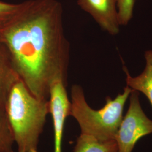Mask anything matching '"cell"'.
<instances>
[{
    "mask_svg": "<svg viewBox=\"0 0 152 152\" xmlns=\"http://www.w3.org/2000/svg\"><path fill=\"white\" fill-rule=\"evenodd\" d=\"M132 90L126 86L124 92L113 99L107 97L103 107L95 110L87 103L81 86L73 85L71 88V116L78 122L81 134L102 141L115 140L124 117V106Z\"/></svg>",
    "mask_w": 152,
    "mask_h": 152,
    "instance_id": "3957f363",
    "label": "cell"
},
{
    "mask_svg": "<svg viewBox=\"0 0 152 152\" xmlns=\"http://www.w3.org/2000/svg\"><path fill=\"white\" fill-rule=\"evenodd\" d=\"M63 13L57 0H27L0 28V40L20 79L39 99L49 98L55 80H66L70 45L64 31Z\"/></svg>",
    "mask_w": 152,
    "mask_h": 152,
    "instance_id": "6da1fadb",
    "label": "cell"
},
{
    "mask_svg": "<svg viewBox=\"0 0 152 152\" xmlns=\"http://www.w3.org/2000/svg\"><path fill=\"white\" fill-rule=\"evenodd\" d=\"M23 2L10 4L0 1V28L4 27L20 10Z\"/></svg>",
    "mask_w": 152,
    "mask_h": 152,
    "instance_id": "8fae6325",
    "label": "cell"
},
{
    "mask_svg": "<svg viewBox=\"0 0 152 152\" xmlns=\"http://www.w3.org/2000/svg\"><path fill=\"white\" fill-rule=\"evenodd\" d=\"M12 134L5 113L0 112V152H15Z\"/></svg>",
    "mask_w": 152,
    "mask_h": 152,
    "instance_id": "30bf717a",
    "label": "cell"
},
{
    "mask_svg": "<svg viewBox=\"0 0 152 152\" xmlns=\"http://www.w3.org/2000/svg\"><path fill=\"white\" fill-rule=\"evenodd\" d=\"M145 58L146 66L139 76L133 77L130 75L125 66H124V69L126 75L127 86L144 94L152 107V50L145 52Z\"/></svg>",
    "mask_w": 152,
    "mask_h": 152,
    "instance_id": "ba28073f",
    "label": "cell"
},
{
    "mask_svg": "<svg viewBox=\"0 0 152 152\" xmlns=\"http://www.w3.org/2000/svg\"><path fill=\"white\" fill-rule=\"evenodd\" d=\"M117 0H78L77 4L88 13L103 30L112 34L119 32Z\"/></svg>",
    "mask_w": 152,
    "mask_h": 152,
    "instance_id": "8992f818",
    "label": "cell"
},
{
    "mask_svg": "<svg viewBox=\"0 0 152 152\" xmlns=\"http://www.w3.org/2000/svg\"><path fill=\"white\" fill-rule=\"evenodd\" d=\"M20 78L5 45L0 40V112L5 113L6 102L14 83Z\"/></svg>",
    "mask_w": 152,
    "mask_h": 152,
    "instance_id": "52a82bcc",
    "label": "cell"
},
{
    "mask_svg": "<svg viewBox=\"0 0 152 152\" xmlns=\"http://www.w3.org/2000/svg\"><path fill=\"white\" fill-rule=\"evenodd\" d=\"M66 80L58 78L50 85L49 104L54 133V152H62V140L66 119L71 115V101L66 90Z\"/></svg>",
    "mask_w": 152,
    "mask_h": 152,
    "instance_id": "5b68a950",
    "label": "cell"
},
{
    "mask_svg": "<svg viewBox=\"0 0 152 152\" xmlns=\"http://www.w3.org/2000/svg\"><path fill=\"white\" fill-rule=\"evenodd\" d=\"M73 152H118V145L115 140L102 141L81 134L77 139Z\"/></svg>",
    "mask_w": 152,
    "mask_h": 152,
    "instance_id": "9c48e42d",
    "label": "cell"
},
{
    "mask_svg": "<svg viewBox=\"0 0 152 152\" xmlns=\"http://www.w3.org/2000/svg\"><path fill=\"white\" fill-rule=\"evenodd\" d=\"M135 0H117V10L120 25L125 26L133 15Z\"/></svg>",
    "mask_w": 152,
    "mask_h": 152,
    "instance_id": "7c38bea8",
    "label": "cell"
},
{
    "mask_svg": "<svg viewBox=\"0 0 152 152\" xmlns=\"http://www.w3.org/2000/svg\"><path fill=\"white\" fill-rule=\"evenodd\" d=\"M5 110L18 152H38L50 113L49 100L34 96L19 78L8 94Z\"/></svg>",
    "mask_w": 152,
    "mask_h": 152,
    "instance_id": "7a4b0ae2",
    "label": "cell"
},
{
    "mask_svg": "<svg viewBox=\"0 0 152 152\" xmlns=\"http://www.w3.org/2000/svg\"><path fill=\"white\" fill-rule=\"evenodd\" d=\"M152 133V120L145 114L139 100V92L132 90L130 104L115 137L118 152H132L139 140Z\"/></svg>",
    "mask_w": 152,
    "mask_h": 152,
    "instance_id": "277c9868",
    "label": "cell"
}]
</instances>
